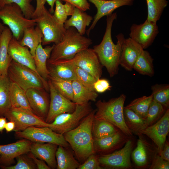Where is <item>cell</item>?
Here are the masks:
<instances>
[{"label": "cell", "instance_id": "obj_1", "mask_svg": "<svg viewBox=\"0 0 169 169\" xmlns=\"http://www.w3.org/2000/svg\"><path fill=\"white\" fill-rule=\"evenodd\" d=\"M106 16V30L102 40L99 44L94 46L93 49L102 65L105 67L112 77L118 73L121 47L125 38L123 34L120 33L116 36V44L114 43L111 37V29L117 15L114 13Z\"/></svg>", "mask_w": 169, "mask_h": 169}, {"label": "cell", "instance_id": "obj_2", "mask_svg": "<svg viewBox=\"0 0 169 169\" xmlns=\"http://www.w3.org/2000/svg\"><path fill=\"white\" fill-rule=\"evenodd\" d=\"M96 111V109L93 110L76 128L63 135L81 162H84L90 155L95 153L92 129Z\"/></svg>", "mask_w": 169, "mask_h": 169}, {"label": "cell", "instance_id": "obj_3", "mask_svg": "<svg viewBox=\"0 0 169 169\" xmlns=\"http://www.w3.org/2000/svg\"><path fill=\"white\" fill-rule=\"evenodd\" d=\"M92 43L91 39L80 34L74 27H70L66 29L62 39L53 44V49L47 61L70 59L89 48Z\"/></svg>", "mask_w": 169, "mask_h": 169}, {"label": "cell", "instance_id": "obj_4", "mask_svg": "<svg viewBox=\"0 0 169 169\" xmlns=\"http://www.w3.org/2000/svg\"><path fill=\"white\" fill-rule=\"evenodd\" d=\"M126 96L122 94L119 97L107 101L98 100L95 115V119L107 121L118 128L126 135L131 136L132 133L125 123L123 113Z\"/></svg>", "mask_w": 169, "mask_h": 169}, {"label": "cell", "instance_id": "obj_5", "mask_svg": "<svg viewBox=\"0 0 169 169\" xmlns=\"http://www.w3.org/2000/svg\"><path fill=\"white\" fill-rule=\"evenodd\" d=\"M7 76L11 82L16 84L25 91L31 88L44 89L49 91L47 81L30 68L13 59L8 69Z\"/></svg>", "mask_w": 169, "mask_h": 169}, {"label": "cell", "instance_id": "obj_6", "mask_svg": "<svg viewBox=\"0 0 169 169\" xmlns=\"http://www.w3.org/2000/svg\"><path fill=\"white\" fill-rule=\"evenodd\" d=\"M0 19L8 27L13 37L19 41L25 29L36 26L39 18H27L20 7L13 3L7 5L0 10Z\"/></svg>", "mask_w": 169, "mask_h": 169}, {"label": "cell", "instance_id": "obj_7", "mask_svg": "<svg viewBox=\"0 0 169 169\" xmlns=\"http://www.w3.org/2000/svg\"><path fill=\"white\" fill-rule=\"evenodd\" d=\"M93 110L89 102L83 104H76L73 112L64 113L57 116L50 123L49 127L56 133L63 135L76 128Z\"/></svg>", "mask_w": 169, "mask_h": 169}, {"label": "cell", "instance_id": "obj_8", "mask_svg": "<svg viewBox=\"0 0 169 169\" xmlns=\"http://www.w3.org/2000/svg\"><path fill=\"white\" fill-rule=\"evenodd\" d=\"M15 135L32 142L51 143L65 148L70 146L63 135L56 133L49 127H30L22 131H15Z\"/></svg>", "mask_w": 169, "mask_h": 169}, {"label": "cell", "instance_id": "obj_9", "mask_svg": "<svg viewBox=\"0 0 169 169\" xmlns=\"http://www.w3.org/2000/svg\"><path fill=\"white\" fill-rule=\"evenodd\" d=\"M39 18L37 25L43 35L42 45H48L52 43L56 44L60 42L66 30L64 25L59 23L46 8Z\"/></svg>", "mask_w": 169, "mask_h": 169}, {"label": "cell", "instance_id": "obj_10", "mask_svg": "<svg viewBox=\"0 0 169 169\" xmlns=\"http://www.w3.org/2000/svg\"><path fill=\"white\" fill-rule=\"evenodd\" d=\"M56 61L77 66L90 73L96 80L100 78L102 74V65L97 54L91 48L80 51L70 59Z\"/></svg>", "mask_w": 169, "mask_h": 169}, {"label": "cell", "instance_id": "obj_11", "mask_svg": "<svg viewBox=\"0 0 169 169\" xmlns=\"http://www.w3.org/2000/svg\"><path fill=\"white\" fill-rule=\"evenodd\" d=\"M4 116L15 124L14 131H23L30 127H49L46 123L33 112L22 108H11L4 114Z\"/></svg>", "mask_w": 169, "mask_h": 169}, {"label": "cell", "instance_id": "obj_12", "mask_svg": "<svg viewBox=\"0 0 169 169\" xmlns=\"http://www.w3.org/2000/svg\"><path fill=\"white\" fill-rule=\"evenodd\" d=\"M48 81L50 92V104L45 121L48 123H51L59 115L73 112L75 110L76 104L61 95L49 80Z\"/></svg>", "mask_w": 169, "mask_h": 169}, {"label": "cell", "instance_id": "obj_13", "mask_svg": "<svg viewBox=\"0 0 169 169\" xmlns=\"http://www.w3.org/2000/svg\"><path fill=\"white\" fill-rule=\"evenodd\" d=\"M133 146L132 141L129 139L120 150L112 153L97 157L98 161L101 166L107 168H130L131 167L130 156Z\"/></svg>", "mask_w": 169, "mask_h": 169}, {"label": "cell", "instance_id": "obj_14", "mask_svg": "<svg viewBox=\"0 0 169 169\" xmlns=\"http://www.w3.org/2000/svg\"><path fill=\"white\" fill-rule=\"evenodd\" d=\"M158 33L156 22L146 19L143 23L132 24L129 36L144 49L151 45Z\"/></svg>", "mask_w": 169, "mask_h": 169}, {"label": "cell", "instance_id": "obj_15", "mask_svg": "<svg viewBox=\"0 0 169 169\" xmlns=\"http://www.w3.org/2000/svg\"><path fill=\"white\" fill-rule=\"evenodd\" d=\"M169 131V110L156 123L147 126L141 132L149 137L157 146L159 153L163 149Z\"/></svg>", "mask_w": 169, "mask_h": 169}, {"label": "cell", "instance_id": "obj_16", "mask_svg": "<svg viewBox=\"0 0 169 169\" xmlns=\"http://www.w3.org/2000/svg\"><path fill=\"white\" fill-rule=\"evenodd\" d=\"M32 142L22 138L16 142L4 145H0V164L1 166H8L15 162V159L19 155L30 151Z\"/></svg>", "mask_w": 169, "mask_h": 169}, {"label": "cell", "instance_id": "obj_17", "mask_svg": "<svg viewBox=\"0 0 169 169\" xmlns=\"http://www.w3.org/2000/svg\"><path fill=\"white\" fill-rule=\"evenodd\" d=\"M30 107L36 115L45 120L49 110L50 97L44 89L31 88L26 91Z\"/></svg>", "mask_w": 169, "mask_h": 169}, {"label": "cell", "instance_id": "obj_18", "mask_svg": "<svg viewBox=\"0 0 169 169\" xmlns=\"http://www.w3.org/2000/svg\"><path fill=\"white\" fill-rule=\"evenodd\" d=\"M92 3L97 8V11L92 24L86 31L89 36L90 31L95 27L98 21L102 18L111 13L117 8L124 6H131L135 0H87Z\"/></svg>", "mask_w": 169, "mask_h": 169}, {"label": "cell", "instance_id": "obj_19", "mask_svg": "<svg viewBox=\"0 0 169 169\" xmlns=\"http://www.w3.org/2000/svg\"><path fill=\"white\" fill-rule=\"evenodd\" d=\"M143 49L138 44L130 38H125L121 47L120 65L127 70H131Z\"/></svg>", "mask_w": 169, "mask_h": 169}, {"label": "cell", "instance_id": "obj_20", "mask_svg": "<svg viewBox=\"0 0 169 169\" xmlns=\"http://www.w3.org/2000/svg\"><path fill=\"white\" fill-rule=\"evenodd\" d=\"M8 52L13 60L30 68L39 75L36 69L33 56L28 47L21 45L19 41L13 37L9 43Z\"/></svg>", "mask_w": 169, "mask_h": 169}, {"label": "cell", "instance_id": "obj_21", "mask_svg": "<svg viewBox=\"0 0 169 169\" xmlns=\"http://www.w3.org/2000/svg\"><path fill=\"white\" fill-rule=\"evenodd\" d=\"M58 145L51 143L32 142L30 152L35 157L44 161L50 169L57 168L55 153Z\"/></svg>", "mask_w": 169, "mask_h": 169}, {"label": "cell", "instance_id": "obj_22", "mask_svg": "<svg viewBox=\"0 0 169 169\" xmlns=\"http://www.w3.org/2000/svg\"><path fill=\"white\" fill-rule=\"evenodd\" d=\"M130 137L120 130L108 136L93 138L94 150L95 152H105L117 149L125 143Z\"/></svg>", "mask_w": 169, "mask_h": 169}, {"label": "cell", "instance_id": "obj_23", "mask_svg": "<svg viewBox=\"0 0 169 169\" xmlns=\"http://www.w3.org/2000/svg\"><path fill=\"white\" fill-rule=\"evenodd\" d=\"M47 66L50 76L71 81L77 80L74 65L63 63L58 61H47Z\"/></svg>", "mask_w": 169, "mask_h": 169}, {"label": "cell", "instance_id": "obj_24", "mask_svg": "<svg viewBox=\"0 0 169 169\" xmlns=\"http://www.w3.org/2000/svg\"><path fill=\"white\" fill-rule=\"evenodd\" d=\"M53 45L48 46L44 48L42 43L37 47L33 56L36 69L39 75L44 80L47 81L49 77V72L47 66V62L49 59Z\"/></svg>", "mask_w": 169, "mask_h": 169}, {"label": "cell", "instance_id": "obj_25", "mask_svg": "<svg viewBox=\"0 0 169 169\" xmlns=\"http://www.w3.org/2000/svg\"><path fill=\"white\" fill-rule=\"evenodd\" d=\"M13 37L11 31L6 27L1 33L0 38V75L7 76L8 69L12 60L8 54V48Z\"/></svg>", "mask_w": 169, "mask_h": 169}, {"label": "cell", "instance_id": "obj_26", "mask_svg": "<svg viewBox=\"0 0 169 169\" xmlns=\"http://www.w3.org/2000/svg\"><path fill=\"white\" fill-rule=\"evenodd\" d=\"M93 19L91 16L75 7L71 17L66 21L64 26L66 29L74 27L80 34L84 35L86 32V27L90 25Z\"/></svg>", "mask_w": 169, "mask_h": 169}, {"label": "cell", "instance_id": "obj_27", "mask_svg": "<svg viewBox=\"0 0 169 169\" xmlns=\"http://www.w3.org/2000/svg\"><path fill=\"white\" fill-rule=\"evenodd\" d=\"M43 37V33L37 25L35 27L25 29L23 36L19 42L22 46L28 48L33 56L36 49L39 43H42Z\"/></svg>", "mask_w": 169, "mask_h": 169}, {"label": "cell", "instance_id": "obj_28", "mask_svg": "<svg viewBox=\"0 0 169 169\" xmlns=\"http://www.w3.org/2000/svg\"><path fill=\"white\" fill-rule=\"evenodd\" d=\"M72 82L73 91L72 101L77 104H83L90 101L96 100L98 96L96 92L88 89L76 80Z\"/></svg>", "mask_w": 169, "mask_h": 169}, {"label": "cell", "instance_id": "obj_29", "mask_svg": "<svg viewBox=\"0 0 169 169\" xmlns=\"http://www.w3.org/2000/svg\"><path fill=\"white\" fill-rule=\"evenodd\" d=\"M10 97L11 108H23L33 112L29 105L26 91L16 84L11 82Z\"/></svg>", "mask_w": 169, "mask_h": 169}, {"label": "cell", "instance_id": "obj_30", "mask_svg": "<svg viewBox=\"0 0 169 169\" xmlns=\"http://www.w3.org/2000/svg\"><path fill=\"white\" fill-rule=\"evenodd\" d=\"M65 148L58 146L55 153L57 169H76L80 165L72 153Z\"/></svg>", "mask_w": 169, "mask_h": 169}, {"label": "cell", "instance_id": "obj_31", "mask_svg": "<svg viewBox=\"0 0 169 169\" xmlns=\"http://www.w3.org/2000/svg\"><path fill=\"white\" fill-rule=\"evenodd\" d=\"M123 113L126 125L132 133L141 135V132L148 126L146 119L132 110L124 107Z\"/></svg>", "mask_w": 169, "mask_h": 169}, {"label": "cell", "instance_id": "obj_32", "mask_svg": "<svg viewBox=\"0 0 169 169\" xmlns=\"http://www.w3.org/2000/svg\"><path fill=\"white\" fill-rule=\"evenodd\" d=\"M153 61L149 52L143 49L135 63L133 69L140 74L152 76L154 73Z\"/></svg>", "mask_w": 169, "mask_h": 169}, {"label": "cell", "instance_id": "obj_33", "mask_svg": "<svg viewBox=\"0 0 169 169\" xmlns=\"http://www.w3.org/2000/svg\"><path fill=\"white\" fill-rule=\"evenodd\" d=\"M118 128L111 123L105 120L94 118L92 125L93 138L105 137L113 134L119 131Z\"/></svg>", "mask_w": 169, "mask_h": 169}, {"label": "cell", "instance_id": "obj_34", "mask_svg": "<svg viewBox=\"0 0 169 169\" xmlns=\"http://www.w3.org/2000/svg\"><path fill=\"white\" fill-rule=\"evenodd\" d=\"M11 81L7 76L0 75V116L11 108L10 97Z\"/></svg>", "mask_w": 169, "mask_h": 169}, {"label": "cell", "instance_id": "obj_35", "mask_svg": "<svg viewBox=\"0 0 169 169\" xmlns=\"http://www.w3.org/2000/svg\"><path fill=\"white\" fill-rule=\"evenodd\" d=\"M152 100L151 94L149 96H143L133 100L125 107L132 110L140 117L146 119Z\"/></svg>", "mask_w": 169, "mask_h": 169}, {"label": "cell", "instance_id": "obj_36", "mask_svg": "<svg viewBox=\"0 0 169 169\" xmlns=\"http://www.w3.org/2000/svg\"><path fill=\"white\" fill-rule=\"evenodd\" d=\"M147 8L146 20L155 22L159 20L168 4L167 0H146Z\"/></svg>", "mask_w": 169, "mask_h": 169}, {"label": "cell", "instance_id": "obj_37", "mask_svg": "<svg viewBox=\"0 0 169 169\" xmlns=\"http://www.w3.org/2000/svg\"><path fill=\"white\" fill-rule=\"evenodd\" d=\"M48 80L55 89L61 95L72 101L73 91L71 81L64 80L49 76Z\"/></svg>", "mask_w": 169, "mask_h": 169}, {"label": "cell", "instance_id": "obj_38", "mask_svg": "<svg viewBox=\"0 0 169 169\" xmlns=\"http://www.w3.org/2000/svg\"><path fill=\"white\" fill-rule=\"evenodd\" d=\"M153 100L161 104L165 108L169 105V85L156 84L151 87Z\"/></svg>", "mask_w": 169, "mask_h": 169}, {"label": "cell", "instance_id": "obj_39", "mask_svg": "<svg viewBox=\"0 0 169 169\" xmlns=\"http://www.w3.org/2000/svg\"><path fill=\"white\" fill-rule=\"evenodd\" d=\"M55 4L53 16L59 23L64 24L67 20L68 16H71L73 14L75 7L68 2L63 4L60 0H57Z\"/></svg>", "mask_w": 169, "mask_h": 169}, {"label": "cell", "instance_id": "obj_40", "mask_svg": "<svg viewBox=\"0 0 169 169\" xmlns=\"http://www.w3.org/2000/svg\"><path fill=\"white\" fill-rule=\"evenodd\" d=\"M32 0H0V10L5 5L15 3L21 8L26 18L32 19L35 8L31 4Z\"/></svg>", "mask_w": 169, "mask_h": 169}, {"label": "cell", "instance_id": "obj_41", "mask_svg": "<svg viewBox=\"0 0 169 169\" xmlns=\"http://www.w3.org/2000/svg\"><path fill=\"white\" fill-rule=\"evenodd\" d=\"M132 158L138 166H142L147 163L146 148L142 140L139 138L137 141V146L132 153Z\"/></svg>", "mask_w": 169, "mask_h": 169}, {"label": "cell", "instance_id": "obj_42", "mask_svg": "<svg viewBox=\"0 0 169 169\" xmlns=\"http://www.w3.org/2000/svg\"><path fill=\"white\" fill-rule=\"evenodd\" d=\"M16 159L17 162L15 165L8 166H1L0 168L3 169H37L33 161L28 156L27 153L19 155Z\"/></svg>", "mask_w": 169, "mask_h": 169}, {"label": "cell", "instance_id": "obj_43", "mask_svg": "<svg viewBox=\"0 0 169 169\" xmlns=\"http://www.w3.org/2000/svg\"><path fill=\"white\" fill-rule=\"evenodd\" d=\"M165 108L161 104L152 100L146 119L148 126L152 125L162 115Z\"/></svg>", "mask_w": 169, "mask_h": 169}, {"label": "cell", "instance_id": "obj_44", "mask_svg": "<svg viewBox=\"0 0 169 169\" xmlns=\"http://www.w3.org/2000/svg\"><path fill=\"white\" fill-rule=\"evenodd\" d=\"M75 69L76 80L88 89L95 91L94 84L97 80L90 73L75 65Z\"/></svg>", "mask_w": 169, "mask_h": 169}, {"label": "cell", "instance_id": "obj_45", "mask_svg": "<svg viewBox=\"0 0 169 169\" xmlns=\"http://www.w3.org/2000/svg\"><path fill=\"white\" fill-rule=\"evenodd\" d=\"M97 156L95 154L90 155L82 164L79 165L78 169H101Z\"/></svg>", "mask_w": 169, "mask_h": 169}, {"label": "cell", "instance_id": "obj_46", "mask_svg": "<svg viewBox=\"0 0 169 169\" xmlns=\"http://www.w3.org/2000/svg\"><path fill=\"white\" fill-rule=\"evenodd\" d=\"M151 169H169V161L162 158L160 156H155L150 166Z\"/></svg>", "mask_w": 169, "mask_h": 169}, {"label": "cell", "instance_id": "obj_47", "mask_svg": "<svg viewBox=\"0 0 169 169\" xmlns=\"http://www.w3.org/2000/svg\"><path fill=\"white\" fill-rule=\"evenodd\" d=\"M94 88L97 92L102 93L110 90L111 86L107 80L100 78L97 80L94 83Z\"/></svg>", "mask_w": 169, "mask_h": 169}, {"label": "cell", "instance_id": "obj_48", "mask_svg": "<svg viewBox=\"0 0 169 169\" xmlns=\"http://www.w3.org/2000/svg\"><path fill=\"white\" fill-rule=\"evenodd\" d=\"M62 0L70 3L74 7L84 12L90 9V5L87 0Z\"/></svg>", "mask_w": 169, "mask_h": 169}, {"label": "cell", "instance_id": "obj_49", "mask_svg": "<svg viewBox=\"0 0 169 169\" xmlns=\"http://www.w3.org/2000/svg\"><path fill=\"white\" fill-rule=\"evenodd\" d=\"M36 7L33 13L32 19L38 18L41 16L46 8L45 4V0H36Z\"/></svg>", "mask_w": 169, "mask_h": 169}, {"label": "cell", "instance_id": "obj_50", "mask_svg": "<svg viewBox=\"0 0 169 169\" xmlns=\"http://www.w3.org/2000/svg\"><path fill=\"white\" fill-rule=\"evenodd\" d=\"M28 156L33 161L38 169H50L45 162L35 157L30 152L27 153Z\"/></svg>", "mask_w": 169, "mask_h": 169}, {"label": "cell", "instance_id": "obj_51", "mask_svg": "<svg viewBox=\"0 0 169 169\" xmlns=\"http://www.w3.org/2000/svg\"><path fill=\"white\" fill-rule=\"evenodd\" d=\"M159 154L163 159L169 161V144L168 142H165L163 149Z\"/></svg>", "mask_w": 169, "mask_h": 169}, {"label": "cell", "instance_id": "obj_52", "mask_svg": "<svg viewBox=\"0 0 169 169\" xmlns=\"http://www.w3.org/2000/svg\"><path fill=\"white\" fill-rule=\"evenodd\" d=\"M15 127V123L12 121H9L7 122L5 126V129L7 132H9L14 131Z\"/></svg>", "mask_w": 169, "mask_h": 169}, {"label": "cell", "instance_id": "obj_53", "mask_svg": "<svg viewBox=\"0 0 169 169\" xmlns=\"http://www.w3.org/2000/svg\"><path fill=\"white\" fill-rule=\"evenodd\" d=\"M6 118L4 116H0V133H2L5 129L7 122Z\"/></svg>", "mask_w": 169, "mask_h": 169}, {"label": "cell", "instance_id": "obj_54", "mask_svg": "<svg viewBox=\"0 0 169 169\" xmlns=\"http://www.w3.org/2000/svg\"><path fill=\"white\" fill-rule=\"evenodd\" d=\"M57 0H45L46 2L50 6L49 12L51 13H54V6L55 3Z\"/></svg>", "mask_w": 169, "mask_h": 169}, {"label": "cell", "instance_id": "obj_55", "mask_svg": "<svg viewBox=\"0 0 169 169\" xmlns=\"http://www.w3.org/2000/svg\"><path fill=\"white\" fill-rule=\"evenodd\" d=\"M6 27L0 22V33H1Z\"/></svg>", "mask_w": 169, "mask_h": 169}, {"label": "cell", "instance_id": "obj_56", "mask_svg": "<svg viewBox=\"0 0 169 169\" xmlns=\"http://www.w3.org/2000/svg\"><path fill=\"white\" fill-rule=\"evenodd\" d=\"M1 34V33H0V38Z\"/></svg>", "mask_w": 169, "mask_h": 169}, {"label": "cell", "instance_id": "obj_57", "mask_svg": "<svg viewBox=\"0 0 169 169\" xmlns=\"http://www.w3.org/2000/svg\"><path fill=\"white\" fill-rule=\"evenodd\" d=\"M0 166H1V165H0Z\"/></svg>", "mask_w": 169, "mask_h": 169}]
</instances>
